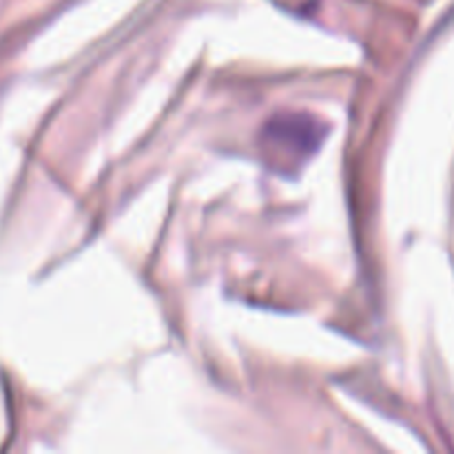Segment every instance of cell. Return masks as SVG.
<instances>
[{"instance_id": "1", "label": "cell", "mask_w": 454, "mask_h": 454, "mask_svg": "<svg viewBox=\"0 0 454 454\" xmlns=\"http://www.w3.org/2000/svg\"><path fill=\"white\" fill-rule=\"evenodd\" d=\"M317 124L300 115H284L266 124L264 140L275 149H288L291 155H310L317 149Z\"/></svg>"}]
</instances>
